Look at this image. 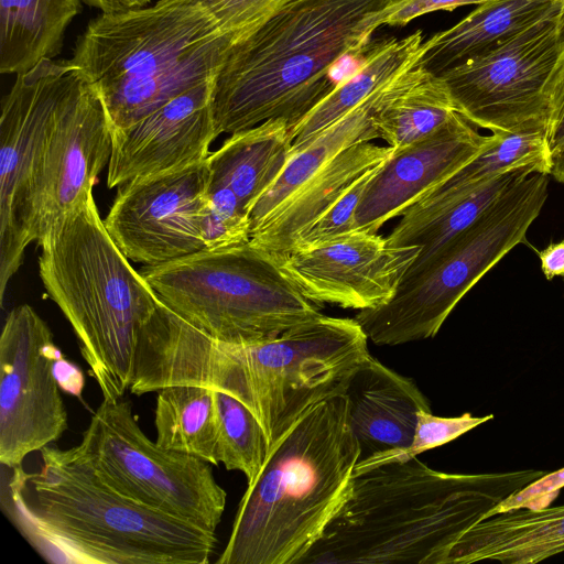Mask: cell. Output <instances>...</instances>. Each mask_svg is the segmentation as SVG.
Segmentation results:
<instances>
[{
    "label": "cell",
    "instance_id": "38",
    "mask_svg": "<svg viewBox=\"0 0 564 564\" xmlns=\"http://www.w3.org/2000/svg\"><path fill=\"white\" fill-rule=\"evenodd\" d=\"M54 375L61 390L80 398L85 384L83 371L61 356L54 365Z\"/></svg>",
    "mask_w": 564,
    "mask_h": 564
},
{
    "label": "cell",
    "instance_id": "25",
    "mask_svg": "<svg viewBox=\"0 0 564 564\" xmlns=\"http://www.w3.org/2000/svg\"><path fill=\"white\" fill-rule=\"evenodd\" d=\"M560 8L547 0H489L425 41L420 66L440 76L482 55Z\"/></svg>",
    "mask_w": 564,
    "mask_h": 564
},
{
    "label": "cell",
    "instance_id": "26",
    "mask_svg": "<svg viewBox=\"0 0 564 564\" xmlns=\"http://www.w3.org/2000/svg\"><path fill=\"white\" fill-rule=\"evenodd\" d=\"M425 48L422 30H415L402 39H384L375 45L357 70L340 79L291 131L293 147L304 143L376 91L417 66Z\"/></svg>",
    "mask_w": 564,
    "mask_h": 564
},
{
    "label": "cell",
    "instance_id": "2",
    "mask_svg": "<svg viewBox=\"0 0 564 564\" xmlns=\"http://www.w3.org/2000/svg\"><path fill=\"white\" fill-rule=\"evenodd\" d=\"M42 467L2 470L1 508L28 542L58 564H207L215 533L105 484L76 447L46 445Z\"/></svg>",
    "mask_w": 564,
    "mask_h": 564
},
{
    "label": "cell",
    "instance_id": "14",
    "mask_svg": "<svg viewBox=\"0 0 564 564\" xmlns=\"http://www.w3.org/2000/svg\"><path fill=\"white\" fill-rule=\"evenodd\" d=\"M68 62L44 59L17 75L0 118V304L32 242L29 196L34 171L64 86Z\"/></svg>",
    "mask_w": 564,
    "mask_h": 564
},
{
    "label": "cell",
    "instance_id": "23",
    "mask_svg": "<svg viewBox=\"0 0 564 564\" xmlns=\"http://www.w3.org/2000/svg\"><path fill=\"white\" fill-rule=\"evenodd\" d=\"M414 68L376 91L304 143L292 147L291 156L281 175L250 213L251 232L334 156L354 144L379 139L375 126L376 115L410 80Z\"/></svg>",
    "mask_w": 564,
    "mask_h": 564
},
{
    "label": "cell",
    "instance_id": "43",
    "mask_svg": "<svg viewBox=\"0 0 564 564\" xmlns=\"http://www.w3.org/2000/svg\"><path fill=\"white\" fill-rule=\"evenodd\" d=\"M558 2H560V10H558L556 20H557L560 31L564 39V0H558Z\"/></svg>",
    "mask_w": 564,
    "mask_h": 564
},
{
    "label": "cell",
    "instance_id": "37",
    "mask_svg": "<svg viewBox=\"0 0 564 564\" xmlns=\"http://www.w3.org/2000/svg\"><path fill=\"white\" fill-rule=\"evenodd\" d=\"M489 0H399L384 25L404 26L412 20L434 11H452L462 6L481 4Z\"/></svg>",
    "mask_w": 564,
    "mask_h": 564
},
{
    "label": "cell",
    "instance_id": "32",
    "mask_svg": "<svg viewBox=\"0 0 564 564\" xmlns=\"http://www.w3.org/2000/svg\"><path fill=\"white\" fill-rule=\"evenodd\" d=\"M492 419L494 414L473 416L469 412L455 417H441L434 415L432 411L421 410L412 442L406 448L364 457L356 465L355 474L381 464L411 459L423 452L449 443Z\"/></svg>",
    "mask_w": 564,
    "mask_h": 564
},
{
    "label": "cell",
    "instance_id": "45",
    "mask_svg": "<svg viewBox=\"0 0 564 564\" xmlns=\"http://www.w3.org/2000/svg\"><path fill=\"white\" fill-rule=\"evenodd\" d=\"M563 278H564V275H563Z\"/></svg>",
    "mask_w": 564,
    "mask_h": 564
},
{
    "label": "cell",
    "instance_id": "34",
    "mask_svg": "<svg viewBox=\"0 0 564 564\" xmlns=\"http://www.w3.org/2000/svg\"><path fill=\"white\" fill-rule=\"evenodd\" d=\"M379 166L351 185L317 220L300 235L294 246L315 243L354 231L356 209L370 177Z\"/></svg>",
    "mask_w": 564,
    "mask_h": 564
},
{
    "label": "cell",
    "instance_id": "3",
    "mask_svg": "<svg viewBox=\"0 0 564 564\" xmlns=\"http://www.w3.org/2000/svg\"><path fill=\"white\" fill-rule=\"evenodd\" d=\"M545 471L434 470L417 456L354 474L347 500L301 564H446L453 544Z\"/></svg>",
    "mask_w": 564,
    "mask_h": 564
},
{
    "label": "cell",
    "instance_id": "17",
    "mask_svg": "<svg viewBox=\"0 0 564 564\" xmlns=\"http://www.w3.org/2000/svg\"><path fill=\"white\" fill-rule=\"evenodd\" d=\"M214 79L180 94L130 127L112 131L109 188L206 161L217 138Z\"/></svg>",
    "mask_w": 564,
    "mask_h": 564
},
{
    "label": "cell",
    "instance_id": "9",
    "mask_svg": "<svg viewBox=\"0 0 564 564\" xmlns=\"http://www.w3.org/2000/svg\"><path fill=\"white\" fill-rule=\"evenodd\" d=\"M549 174L531 172L505 191L425 268L402 279L384 304L355 319L369 340L397 346L434 337L462 297L527 232L547 198Z\"/></svg>",
    "mask_w": 564,
    "mask_h": 564
},
{
    "label": "cell",
    "instance_id": "35",
    "mask_svg": "<svg viewBox=\"0 0 564 564\" xmlns=\"http://www.w3.org/2000/svg\"><path fill=\"white\" fill-rule=\"evenodd\" d=\"M564 487V467L553 473H545L524 488L498 503L487 518L516 509L540 510L550 507ZM486 518V519H487Z\"/></svg>",
    "mask_w": 564,
    "mask_h": 564
},
{
    "label": "cell",
    "instance_id": "22",
    "mask_svg": "<svg viewBox=\"0 0 564 564\" xmlns=\"http://www.w3.org/2000/svg\"><path fill=\"white\" fill-rule=\"evenodd\" d=\"M531 172L536 171L531 167L510 170L464 194L426 195L412 205L387 237L391 247H421L416 260L404 276L425 268L505 191Z\"/></svg>",
    "mask_w": 564,
    "mask_h": 564
},
{
    "label": "cell",
    "instance_id": "11",
    "mask_svg": "<svg viewBox=\"0 0 564 564\" xmlns=\"http://www.w3.org/2000/svg\"><path fill=\"white\" fill-rule=\"evenodd\" d=\"M558 10L438 76L456 110L471 124L498 134L546 131L544 89L564 56Z\"/></svg>",
    "mask_w": 564,
    "mask_h": 564
},
{
    "label": "cell",
    "instance_id": "30",
    "mask_svg": "<svg viewBox=\"0 0 564 564\" xmlns=\"http://www.w3.org/2000/svg\"><path fill=\"white\" fill-rule=\"evenodd\" d=\"M521 167L551 174L553 155L544 131L494 133V140L481 152L426 195L464 194L501 173Z\"/></svg>",
    "mask_w": 564,
    "mask_h": 564
},
{
    "label": "cell",
    "instance_id": "6",
    "mask_svg": "<svg viewBox=\"0 0 564 564\" xmlns=\"http://www.w3.org/2000/svg\"><path fill=\"white\" fill-rule=\"evenodd\" d=\"M234 45L195 0L101 13L68 61L95 86L112 131L215 78Z\"/></svg>",
    "mask_w": 564,
    "mask_h": 564
},
{
    "label": "cell",
    "instance_id": "33",
    "mask_svg": "<svg viewBox=\"0 0 564 564\" xmlns=\"http://www.w3.org/2000/svg\"><path fill=\"white\" fill-rule=\"evenodd\" d=\"M234 41L247 36L284 0H195Z\"/></svg>",
    "mask_w": 564,
    "mask_h": 564
},
{
    "label": "cell",
    "instance_id": "18",
    "mask_svg": "<svg viewBox=\"0 0 564 564\" xmlns=\"http://www.w3.org/2000/svg\"><path fill=\"white\" fill-rule=\"evenodd\" d=\"M494 140L459 112L440 130L393 150L370 177L355 214V230L376 234L402 216Z\"/></svg>",
    "mask_w": 564,
    "mask_h": 564
},
{
    "label": "cell",
    "instance_id": "31",
    "mask_svg": "<svg viewBox=\"0 0 564 564\" xmlns=\"http://www.w3.org/2000/svg\"><path fill=\"white\" fill-rule=\"evenodd\" d=\"M214 397L218 420L217 463L227 470L241 471L251 482L269 453L265 433L241 401L220 390H214Z\"/></svg>",
    "mask_w": 564,
    "mask_h": 564
},
{
    "label": "cell",
    "instance_id": "12",
    "mask_svg": "<svg viewBox=\"0 0 564 564\" xmlns=\"http://www.w3.org/2000/svg\"><path fill=\"white\" fill-rule=\"evenodd\" d=\"M68 65L31 185L32 242L93 192L111 156L112 128L102 99L85 75L69 62Z\"/></svg>",
    "mask_w": 564,
    "mask_h": 564
},
{
    "label": "cell",
    "instance_id": "29",
    "mask_svg": "<svg viewBox=\"0 0 564 564\" xmlns=\"http://www.w3.org/2000/svg\"><path fill=\"white\" fill-rule=\"evenodd\" d=\"M158 392L154 412L156 444L218 465L214 389L176 384Z\"/></svg>",
    "mask_w": 564,
    "mask_h": 564
},
{
    "label": "cell",
    "instance_id": "44",
    "mask_svg": "<svg viewBox=\"0 0 564 564\" xmlns=\"http://www.w3.org/2000/svg\"><path fill=\"white\" fill-rule=\"evenodd\" d=\"M547 1L558 2V0H547Z\"/></svg>",
    "mask_w": 564,
    "mask_h": 564
},
{
    "label": "cell",
    "instance_id": "19",
    "mask_svg": "<svg viewBox=\"0 0 564 564\" xmlns=\"http://www.w3.org/2000/svg\"><path fill=\"white\" fill-rule=\"evenodd\" d=\"M349 425L359 442L361 458L406 448L417 414L432 411L419 387L369 355L345 391Z\"/></svg>",
    "mask_w": 564,
    "mask_h": 564
},
{
    "label": "cell",
    "instance_id": "16",
    "mask_svg": "<svg viewBox=\"0 0 564 564\" xmlns=\"http://www.w3.org/2000/svg\"><path fill=\"white\" fill-rule=\"evenodd\" d=\"M421 247H391L387 237L354 230L294 246L272 258L308 301L367 310L387 303L416 260Z\"/></svg>",
    "mask_w": 564,
    "mask_h": 564
},
{
    "label": "cell",
    "instance_id": "5",
    "mask_svg": "<svg viewBox=\"0 0 564 564\" xmlns=\"http://www.w3.org/2000/svg\"><path fill=\"white\" fill-rule=\"evenodd\" d=\"M361 457L345 394L308 409L248 482L217 564H301L347 500Z\"/></svg>",
    "mask_w": 564,
    "mask_h": 564
},
{
    "label": "cell",
    "instance_id": "36",
    "mask_svg": "<svg viewBox=\"0 0 564 564\" xmlns=\"http://www.w3.org/2000/svg\"><path fill=\"white\" fill-rule=\"evenodd\" d=\"M544 95L547 107L545 132L554 156L564 147V56L553 69L546 83Z\"/></svg>",
    "mask_w": 564,
    "mask_h": 564
},
{
    "label": "cell",
    "instance_id": "41",
    "mask_svg": "<svg viewBox=\"0 0 564 564\" xmlns=\"http://www.w3.org/2000/svg\"><path fill=\"white\" fill-rule=\"evenodd\" d=\"M85 3L100 9L104 13L119 12L116 0H83Z\"/></svg>",
    "mask_w": 564,
    "mask_h": 564
},
{
    "label": "cell",
    "instance_id": "24",
    "mask_svg": "<svg viewBox=\"0 0 564 564\" xmlns=\"http://www.w3.org/2000/svg\"><path fill=\"white\" fill-rule=\"evenodd\" d=\"M292 147L290 128L283 119L231 133L206 160L208 185L228 187L250 216L259 198L281 175Z\"/></svg>",
    "mask_w": 564,
    "mask_h": 564
},
{
    "label": "cell",
    "instance_id": "27",
    "mask_svg": "<svg viewBox=\"0 0 564 564\" xmlns=\"http://www.w3.org/2000/svg\"><path fill=\"white\" fill-rule=\"evenodd\" d=\"M83 0H0V72L23 74L62 50Z\"/></svg>",
    "mask_w": 564,
    "mask_h": 564
},
{
    "label": "cell",
    "instance_id": "40",
    "mask_svg": "<svg viewBox=\"0 0 564 564\" xmlns=\"http://www.w3.org/2000/svg\"><path fill=\"white\" fill-rule=\"evenodd\" d=\"M551 174L557 182L564 183V147L556 155L553 156Z\"/></svg>",
    "mask_w": 564,
    "mask_h": 564
},
{
    "label": "cell",
    "instance_id": "39",
    "mask_svg": "<svg viewBox=\"0 0 564 564\" xmlns=\"http://www.w3.org/2000/svg\"><path fill=\"white\" fill-rule=\"evenodd\" d=\"M541 269L547 280L564 275V241L551 243L539 252Z\"/></svg>",
    "mask_w": 564,
    "mask_h": 564
},
{
    "label": "cell",
    "instance_id": "13",
    "mask_svg": "<svg viewBox=\"0 0 564 564\" xmlns=\"http://www.w3.org/2000/svg\"><path fill=\"white\" fill-rule=\"evenodd\" d=\"M63 356L44 319L28 304L7 315L0 336V463L20 466L67 430L54 375Z\"/></svg>",
    "mask_w": 564,
    "mask_h": 564
},
{
    "label": "cell",
    "instance_id": "42",
    "mask_svg": "<svg viewBox=\"0 0 564 564\" xmlns=\"http://www.w3.org/2000/svg\"><path fill=\"white\" fill-rule=\"evenodd\" d=\"M151 0H116L119 11L143 8Z\"/></svg>",
    "mask_w": 564,
    "mask_h": 564
},
{
    "label": "cell",
    "instance_id": "1",
    "mask_svg": "<svg viewBox=\"0 0 564 564\" xmlns=\"http://www.w3.org/2000/svg\"><path fill=\"white\" fill-rule=\"evenodd\" d=\"M368 340L355 318L322 314L270 339L231 344L160 302L140 332L129 390L192 384L226 392L254 414L270 449L308 409L345 393L370 355Z\"/></svg>",
    "mask_w": 564,
    "mask_h": 564
},
{
    "label": "cell",
    "instance_id": "28",
    "mask_svg": "<svg viewBox=\"0 0 564 564\" xmlns=\"http://www.w3.org/2000/svg\"><path fill=\"white\" fill-rule=\"evenodd\" d=\"M457 113L441 77L419 64L410 80L379 109L375 126L379 139L397 151L433 134Z\"/></svg>",
    "mask_w": 564,
    "mask_h": 564
},
{
    "label": "cell",
    "instance_id": "7",
    "mask_svg": "<svg viewBox=\"0 0 564 564\" xmlns=\"http://www.w3.org/2000/svg\"><path fill=\"white\" fill-rule=\"evenodd\" d=\"M36 242L41 281L72 325L104 400L121 399L140 332L160 299L109 235L93 192Z\"/></svg>",
    "mask_w": 564,
    "mask_h": 564
},
{
    "label": "cell",
    "instance_id": "10",
    "mask_svg": "<svg viewBox=\"0 0 564 564\" xmlns=\"http://www.w3.org/2000/svg\"><path fill=\"white\" fill-rule=\"evenodd\" d=\"M77 452L124 497L215 533L227 494L210 464L170 451L141 430L129 400H102Z\"/></svg>",
    "mask_w": 564,
    "mask_h": 564
},
{
    "label": "cell",
    "instance_id": "4",
    "mask_svg": "<svg viewBox=\"0 0 564 564\" xmlns=\"http://www.w3.org/2000/svg\"><path fill=\"white\" fill-rule=\"evenodd\" d=\"M399 0H284L235 43L214 79L217 137L283 119L291 131L337 85L336 65L367 48Z\"/></svg>",
    "mask_w": 564,
    "mask_h": 564
},
{
    "label": "cell",
    "instance_id": "21",
    "mask_svg": "<svg viewBox=\"0 0 564 564\" xmlns=\"http://www.w3.org/2000/svg\"><path fill=\"white\" fill-rule=\"evenodd\" d=\"M564 552V505L494 514L468 529L451 547L446 564L490 560L535 564Z\"/></svg>",
    "mask_w": 564,
    "mask_h": 564
},
{
    "label": "cell",
    "instance_id": "15",
    "mask_svg": "<svg viewBox=\"0 0 564 564\" xmlns=\"http://www.w3.org/2000/svg\"><path fill=\"white\" fill-rule=\"evenodd\" d=\"M208 182L206 161L130 181L118 187L105 226L122 253L144 267L206 250L202 225Z\"/></svg>",
    "mask_w": 564,
    "mask_h": 564
},
{
    "label": "cell",
    "instance_id": "20",
    "mask_svg": "<svg viewBox=\"0 0 564 564\" xmlns=\"http://www.w3.org/2000/svg\"><path fill=\"white\" fill-rule=\"evenodd\" d=\"M392 153L393 148L371 142L357 143L341 151L252 230L250 245L271 258L288 253L304 230Z\"/></svg>",
    "mask_w": 564,
    "mask_h": 564
},
{
    "label": "cell",
    "instance_id": "8",
    "mask_svg": "<svg viewBox=\"0 0 564 564\" xmlns=\"http://www.w3.org/2000/svg\"><path fill=\"white\" fill-rule=\"evenodd\" d=\"M140 273L167 308L226 343L270 339L323 314L250 242L206 249Z\"/></svg>",
    "mask_w": 564,
    "mask_h": 564
}]
</instances>
